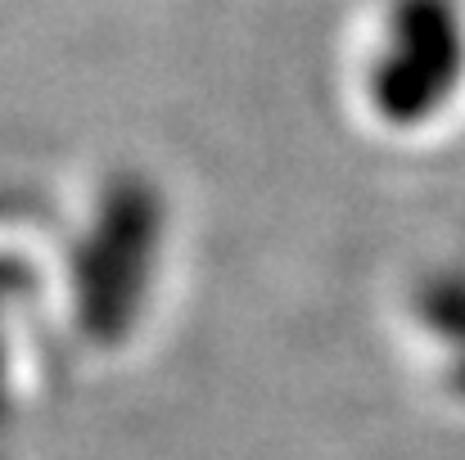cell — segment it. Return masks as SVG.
I'll return each instance as SVG.
<instances>
[{
    "label": "cell",
    "instance_id": "4",
    "mask_svg": "<svg viewBox=\"0 0 465 460\" xmlns=\"http://www.w3.org/2000/svg\"><path fill=\"white\" fill-rule=\"evenodd\" d=\"M452 388H457V393L465 397V357L457 361V366H452Z\"/></svg>",
    "mask_w": 465,
    "mask_h": 460
},
{
    "label": "cell",
    "instance_id": "2",
    "mask_svg": "<svg viewBox=\"0 0 465 460\" xmlns=\"http://www.w3.org/2000/svg\"><path fill=\"white\" fill-rule=\"evenodd\" d=\"M465 73L457 0H393L389 45L371 68V100L393 127L434 118Z\"/></svg>",
    "mask_w": 465,
    "mask_h": 460
},
{
    "label": "cell",
    "instance_id": "3",
    "mask_svg": "<svg viewBox=\"0 0 465 460\" xmlns=\"http://www.w3.org/2000/svg\"><path fill=\"white\" fill-rule=\"evenodd\" d=\"M416 311L430 329L448 334L452 343H465V280H457V276L425 280L416 294Z\"/></svg>",
    "mask_w": 465,
    "mask_h": 460
},
{
    "label": "cell",
    "instance_id": "1",
    "mask_svg": "<svg viewBox=\"0 0 465 460\" xmlns=\"http://www.w3.org/2000/svg\"><path fill=\"white\" fill-rule=\"evenodd\" d=\"M163 240V194L145 176H114L95 230L77 249V316L95 343H118L150 289Z\"/></svg>",
    "mask_w": 465,
    "mask_h": 460
}]
</instances>
